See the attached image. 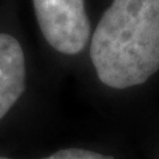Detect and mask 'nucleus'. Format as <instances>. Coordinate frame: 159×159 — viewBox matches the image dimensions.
I'll return each mask as SVG.
<instances>
[{
	"label": "nucleus",
	"mask_w": 159,
	"mask_h": 159,
	"mask_svg": "<svg viewBox=\"0 0 159 159\" xmlns=\"http://www.w3.org/2000/svg\"><path fill=\"white\" fill-rule=\"evenodd\" d=\"M90 57L106 86L146 82L159 70V0H113L93 33Z\"/></svg>",
	"instance_id": "nucleus-1"
},
{
	"label": "nucleus",
	"mask_w": 159,
	"mask_h": 159,
	"mask_svg": "<svg viewBox=\"0 0 159 159\" xmlns=\"http://www.w3.org/2000/svg\"><path fill=\"white\" fill-rule=\"evenodd\" d=\"M44 37L57 52L77 54L90 39L84 0H32Z\"/></svg>",
	"instance_id": "nucleus-2"
},
{
	"label": "nucleus",
	"mask_w": 159,
	"mask_h": 159,
	"mask_svg": "<svg viewBox=\"0 0 159 159\" xmlns=\"http://www.w3.org/2000/svg\"><path fill=\"white\" fill-rule=\"evenodd\" d=\"M25 90V57L13 36L0 33V119Z\"/></svg>",
	"instance_id": "nucleus-3"
},
{
	"label": "nucleus",
	"mask_w": 159,
	"mask_h": 159,
	"mask_svg": "<svg viewBox=\"0 0 159 159\" xmlns=\"http://www.w3.org/2000/svg\"><path fill=\"white\" fill-rule=\"evenodd\" d=\"M41 159H116L111 155H102L99 152L81 150V148H65Z\"/></svg>",
	"instance_id": "nucleus-4"
},
{
	"label": "nucleus",
	"mask_w": 159,
	"mask_h": 159,
	"mask_svg": "<svg viewBox=\"0 0 159 159\" xmlns=\"http://www.w3.org/2000/svg\"><path fill=\"white\" fill-rule=\"evenodd\" d=\"M0 159H8V158H4V157H0Z\"/></svg>",
	"instance_id": "nucleus-5"
}]
</instances>
